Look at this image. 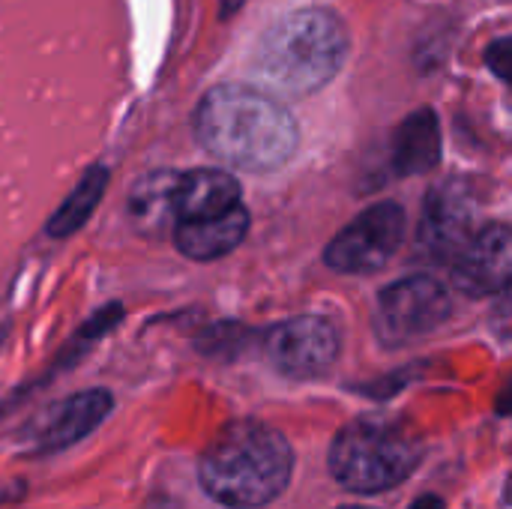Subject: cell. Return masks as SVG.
Returning a JSON list of instances; mask_svg holds the SVG:
<instances>
[{
  "mask_svg": "<svg viewBox=\"0 0 512 509\" xmlns=\"http://www.w3.org/2000/svg\"><path fill=\"white\" fill-rule=\"evenodd\" d=\"M195 135L201 147L231 168L276 171L300 141L291 111L258 87L219 84L207 90L195 111Z\"/></svg>",
  "mask_w": 512,
  "mask_h": 509,
  "instance_id": "6da1fadb",
  "label": "cell"
},
{
  "mask_svg": "<svg viewBox=\"0 0 512 509\" xmlns=\"http://www.w3.org/2000/svg\"><path fill=\"white\" fill-rule=\"evenodd\" d=\"M348 57V30L330 9H297L267 27L249 57L267 96H309L330 84Z\"/></svg>",
  "mask_w": 512,
  "mask_h": 509,
  "instance_id": "7a4b0ae2",
  "label": "cell"
},
{
  "mask_svg": "<svg viewBox=\"0 0 512 509\" xmlns=\"http://www.w3.org/2000/svg\"><path fill=\"white\" fill-rule=\"evenodd\" d=\"M294 471V453L282 432L237 420L225 426L201 456V489L222 507L258 509L276 501Z\"/></svg>",
  "mask_w": 512,
  "mask_h": 509,
  "instance_id": "3957f363",
  "label": "cell"
},
{
  "mask_svg": "<svg viewBox=\"0 0 512 509\" xmlns=\"http://www.w3.org/2000/svg\"><path fill=\"white\" fill-rule=\"evenodd\" d=\"M420 465V444L396 423L354 420L330 447V474L357 495H378L405 483Z\"/></svg>",
  "mask_w": 512,
  "mask_h": 509,
  "instance_id": "277c9868",
  "label": "cell"
},
{
  "mask_svg": "<svg viewBox=\"0 0 512 509\" xmlns=\"http://www.w3.org/2000/svg\"><path fill=\"white\" fill-rule=\"evenodd\" d=\"M450 309L453 303L441 282L432 276H408L381 291L375 330L387 348H402L441 327Z\"/></svg>",
  "mask_w": 512,
  "mask_h": 509,
  "instance_id": "5b68a950",
  "label": "cell"
},
{
  "mask_svg": "<svg viewBox=\"0 0 512 509\" xmlns=\"http://www.w3.org/2000/svg\"><path fill=\"white\" fill-rule=\"evenodd\" d=\"M402 240L405 210L393 201H381L330 240L324 261L336 273H375L396 255Z\"/></svg>",
  "mask_w": 512,
  "mask_h": 509,
  "instance_id": "8992f818",
  "label": "cell"
},
{
  "mask_svg": "<svg viewBox=\"0 0 512 509\" xmlns=\"http://www.w3.org/2000/svg\"><path fill=\"white\" fill-rule=\"evenodd\" d=\"M267 357L285 378H321L333 369L339 357V330L330 318L321 315L282 321L267 336Z\"/></svg>",
  "mask_w": 512,
  "mask_h": 509,
  "instance_id": "52a82bcc",
  "label": "cell"
},
{
  "mask_svg": "<svg viewBox=\"0 0 512 509\" xmlns=\"http://www.w3.org/2000/svg\"><path fill=\"white\" fill-rule=\"evenodd\" d=\"M474 195L462 180H447L435 186L423 207L420 222V252L429 261H456V255L474 237Z\"/></svg>",
  "mask_w": 512,
  "mask_h": 509,
  "instance_id": "ba28073f",
  "label": "cell"
},
{
  "mask_svg": "<svg viewBox=\"0 0 512 509\" xmlns=\"http://www.w3.org/2000/svg\"><path fill=\"white\" fill-rule=\"evenodd\" d=\"M512 273V234L504 222L477 231L453 261V282L468 297L507 291Z\"/></svg>",
  "mask_w": 512,
  "mask_h": 509,
  "instance_id": "9c48e42d",
  "label": "cell"
},
{
  "mask_svg": "<svg viewBox=\"0 0 512 509\" xmlns=\"http://www.w3.org/2000/svg\"><path fill=\"white\" fill-rule=\"evenodd\" d=\"M111 405H114L111 393L99 390V387L57 402L33 432V453L48 456V453H57V450L78 444L108 417Z\"/></svg>",
  "mask_w": 512,
  "mask_h": 509,
  "instance_id": "30bf717a",
  "label": "cell"
},
{
  "mask_svg": "<svg viewBox=\"0 0 512 509\" xmlns=\"http://www.w3.org/2000/svg\"><path fill=\"white\" fill-rule=\"evenodd\" d=\"M240 207V183L228 171L195 168L177 174L174 183V219L177 222H201L216 219Z\"/></svg>",
  "mask_w": 512,
  "mask_h": 509,
  "instance_id": "8fae6325",
  "label": "cell"
},
{
  "mask_svg": "<svg viewBox=\"0 0 512 509\" xmlns=\"http://www.w3.org/2000/svg\"><path fill=\"white\" fill-rule=\"evenodd\" d=\"M249 231V210L240 204L225 216L201 219V222H177L174 243L192 261H213L240 246Z\"/></svg>",
  "mask_w": 512,
  "mask_h": 509,
  "instance_id": "7c38bea8",
  "label": "cell"
},
{
  "mask_svg": "<svg viewBox=\"0 0 512 509\" xmlns=\"http://www.w3.org/2000/svg\"><path fill=\"white\" fill-rule=\"evenodd\" d=\"M441 162V126L435 111L420 108L393 135V171L399 177L426 174Z\"/></svg>",
  "mask_w": 512,
  "mask_h": 509,
  "instance_id": "4fadbf2b",
  "label": "cell"
},
{
  "mask_svg": "<svg viewBox=\"0 0 512 509\" xmlns=\"http://www.w3.org/2000/svg\"><path fill=\"white\" fill-rule=\"evenodd\" d=\"M174 183V171H153L135 183L126 207L141 234H162L165 225L174 219Z\"/></svg>",
  "mask_w": 512,
  "mask_h": 509,
  "instance_id": "5bb4252c",
  "label": "cell"
},
{
  "mask_svg": "<svg viewBox=\"0 0 512 509\" xmlns=\"http://www.w3.org/2000/svg\"><path fill=\"white\" fill-rule=\"evenodd\" d=\"M105 186H108V168L105 165H93L78 180V186L69 192V198L57 207V213L48 219V228L45 231L51 237H69V234H75L90 219V213L96 210Z\"/></svg>",
  "mask_w": 512,
  "mask_h": 509,
  "instance_id": "9a60e30c",
  "label": "cell"
},
{
  "mask_svg": "<svg viewBox=\"0 0 512 509\" xmlns=\"http://www.w3.org/2000/svg\"><path fill=\"white\" fill-rule=\"evenodd\" d=\"M510 51H512L510 36H501V39L489 48V54H486L489 66L495 69V75H498L501 81H507V78H510Z\"/></svg>",
  "mask_w": 512,
  "mask_h": 509,
  "instance_id": "2e32d148",
  "label": "cell"
},
{
  "mask_svg": "<svg viewBox=\"0 0 512 509\" xmlns=\"http://www.w3.org/2000/svg\"><path fill=\"white\" fill-rule=\"evenodd\" d=\"M411 509H444V501L435 498V495H423L420 501H414V507Z\"/></svg>",
  "mask_w": 512,
  "mask_h": 509,
  "instance_id": "e0dca14e",
  "label": "cell"
},
{
  "mask_svg": "<svg viewBox=\"0 0 512 509\" xmlns=\"http://www.w3.org/2000/svg\"><path fill=\"white\" fill-rule=\"evenodd\" d=\"M246 0H222V6H219V12H222V18H231L240 6H243Z\"/></svg>",
  "mask_w": 512,
  "mask_h": 509,
  "instance_id": "ac0fdd59",
  "label": "cell"
},
{
  "mask_svg": "<svg viewBox=\"0 0 512 509\" xmlns=\"http://www.w3.org/2000/svg\"><path fill=\"white\" fill-rule=\"evenodd\" d=\"M339 509H363V507H339Z\"/></svg>",
  "mask_w": 512,
  "mask_h": 509,
  "instance_id": "d6986e66",
  "label": "cell"
}]
</instances>
